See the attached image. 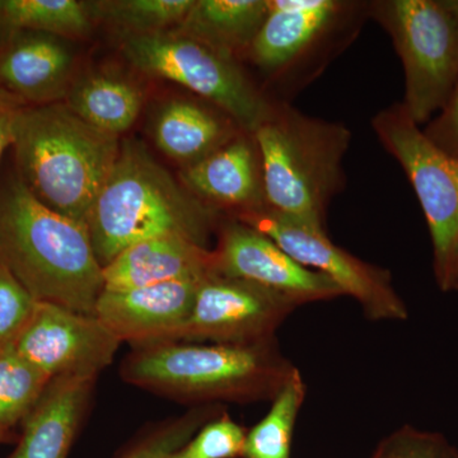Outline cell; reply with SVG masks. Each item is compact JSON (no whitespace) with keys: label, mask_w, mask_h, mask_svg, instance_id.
<instances>
[{"label":"cell","mask_w":458,"mask_h":458,"mask_svg":"<svg viewBox=\"0 0 458 458\" xmlns=\"http://www.w3.org/2000/svg\"><path fill=\"white\" fill-rule=\"evenodd\" d=\"M0 262L38 302L95 315L104 276L86 223L45 207L17 174L0 183Z\"/></svg>","instance_id":"cell-1"},{"label":"cell","mask_w":458,"mask_h":458,"mask_svg":"<svg viewBox=\"0 0 458 458\" xmlns=\"http://www.w3.org/2000/svg\"><path fill=\"white\" fill-rule=\"evenodd\" d=\"M295 369L276 337L255 344L137 346L123 358L119 373L128 385L194 408L271 401Z\"/></svg>","instance_id":"cell-2"},{"label":"cell","mask_w":458,"mask_h":458,"mask_svg":"<svg viewBox=\"0 0 458 458\" xmlns=\"http://www.w3.org/2000/svg\"><path fill=\"white\" fill-rule=\"evenodd\" d=\"M221 216L192 195L148 152L123 141L86 225L101 267L141 241L180 236L208 247Z\"/></svg>","instance_id":"cell-3"},{"label":"cell","mask_w":458,"mask_h":458,"mask_svg":"<svg viewBox=\"0 0 458 458\" xmlns=\"http://www.w3.org/2000/svg\"><path fill=\"white\" fill-rule=\"evenodd\" d=\"M12 148L17 174L33 197L66 218L86 223L122 143L57 102L23 108Z\"/></svg>","instance_id":"cell-4"},{"label":"cell","mask_w":458,"mask_h":458,"mask_svg":"<svg viewBox=\"0 0 458 458\" xmlns=\"http://www.w3.org/2000/svg\"><path fill=\"white\" fill-rule=\"evenodd\" d=\"M252 135L261 157L267 209L327 232L328 205L345 188L348 126L279 102Z\"/></svg>","instance_id":"cell-5"},{"label":"cell","mask_w":458,"mask_h":458,"mask_svg":"<svg viewBox=\"0 0 458 458\" xmlns=\"http://www.w3.org/2000/svg\"><path fill=\"white\" fill-rule=\"evenodd\" d=\"M369 18V2L360 0H267L245 59L262 75L271 101L291 104L351 47Z\"/></svg>","instance_id":"cell-6"},{"label":"cell","mask_w":458,"mask_h":458,"mask_svg":"<svg viewBox=\"0 0 458 458\" xmlns=\"http://www.w3.org/2000/svg\"><path fill=\"white\" fill-rule=\"evenodd\" d=\"M122 49L141 73L181 84L221 108L250 134L279 104L262 92L242 63L179 32L125 38Z\"/></svg>","instance_id":"cell-7"},{"label":"cell","mask_w":458,"mask_h":458,"mask_svg":"<svg viewBox=\"0 0 458 458\" xmlns=\"http://www.w3.org/2000/svg\"><path fill=\"white\" fill-rule=\"evenodd\" d=\"M370 18L390 35L405 74L401 104L418 125L432 120L458 80V20L445 0H373Z\"/></svg>","instance_id":"cell-8"},{"label":"cell","mask_w":458,"mask_h":458,"mask_svg":"<svg viewBox=\"0 0 458 458\" xmlns=\"http://www.w3.org/2000/svg\"><path fill=\"white\" fill-rule=\"evenodd\" d=\"M372 129L405 171L426 216L437 285L443 293L458 292L457 159L427 137L401 102L379 111Z\"/></svg>","instance_id":"cell-9"},{"label":"cell","mask_w":458,"mask_h":458,"mask_svg":"<svg viewBox=\"0 0 458 458\" xmlns=\"http://www.w3.org/2000/svg\"><path fill=\"white\" fill-rule=\"evenodd\" d=\"M258 229L309 269L333 280L343 295L360 303L369 321H406L409 310L393 284L390 271L376 267L335 245L327 232L261 209L233 216Z\"/></svg>","instance_id":"cell-10"},{"label":"cell","mask_w":458,"mask_h":458,"mask_svg":"<svg viewBox=\"0 0 458 458\" xmlns=\"http://www.w3.org/2000/svg\"><path fill=\"white\" fill-rule=\"evenodd\" d=\"M297 309L269 289L212 273L201 280L176 342L255 344L276 339L278 328Z\"/></svg>","instance_id":"cell-11"},{"label":"cell","mask_w":458,"mask_h":458,"mask_svg":"<svg viewBox=\"0 0 458 458\" xmlns=\"http://www.w3.org/2000/svg\"><path fill=\"white\" fill-rule=\"evenodd\" d=\"M214 273L246 280L288 298L298 307L343 297L330 278L309 269L258 229L233 216L221 218L216 227Z\"/></svg>","instance_id":"cell-12"},{"label":"cell","mask_w":458,"mask_h":458,"mask_svg":"<svg viewBox=\"0 0 458 458\" xmlns=\"http://www.w3.org/2000/svg\"><path fill=\"white\" fill-rule=\"evenodd\" d=\"M16 351L50 379L98 377L114 363L122 342L95 315L38 302Z\"/></svg>","instance_id":"cell-13"},{"label":"cell","mask_w":458,"mask_h":458,"mask_svg":"<svg viewBox=\"0 0 458 458\" xmlns=\"http://www.w3.org/2000/svg\"><path fill=\"white\" fill-rule=\"evenodd\" d=\"M201 280L123 291L104 289L96 303L95 316L122 344H131V348L176 342L188 321Z\"/></svg>","instance_id":"cell-14"},{"label":"cell","mask_w":458,"mask_h":458,"mask_svg":"<svg viewBox=\"0 0 458 458\" xmlns=\"http://www.w3.org/2000/svg\"><path fill=\"white\" fill-rule=\"evenodd\" d=\"M74 65L71 42L62 36L25 31L0 42V89L27 106L64 102Z\"/></svg>","instance_id":"cell-15"},{"label":"cell","mask_w":458,"mask_h":458,"mask_svg":"<svg viewBox=\"0 0 458 458\" xmlns=\"http://www.w3.org/2000/svg\"><path fill=\"white\" fill-rule=\"evenodd\" d=\"M182 185L216 213L229 216L267 208L260 152L254 135L241 132L212 155L181 171Z\"/></svg>","instance_id":"cell-16"},{"label":"cell","mask_w":458,"mask_h":458,"mask_svg":"<svg viewBox=\"0 0 458 458\" xmlns=\"http://www.w3.org/2000/svg\"><path fill=\"white\" fill-rule=\"evenodd\" d=\"M98 377L51 379L22 421V433L9 458H68L89 408Z\"/></svg>","instance_id":"cell-17"},{"label":"cell","mask_w":458,"mask_h":458,"mask_svg":"<svg viewBox=\"0 0 458 458\" xmlns=\"http://www.w3.org/2000/svg\"><path fill=\"white\" fill-rule=\"evenodd\" d=\"M212 273L213 250L180 236L141 241L123 250L102 267L106 291L201 280Z\"/></svg>","instance_id":"cell-18"},{"label":"cell","mask_w":458,"mask_h":458,"mask_svg":"<svg viewBox=\"0 0 458 458\" xmlns=\"http://www.w3.org/2000/svg\"><path fill=\"white\" fill-rule=\"evenodd\" d=\"M242 129L216 105L174 99L159 111L155 123L157 147L188 167L238 137Z\"/></svg>","instance_id":"cell-19"},{"label":"cell","mask_w":458,"mask_h":458,"mask_svg":"<svg viewBox=\"0 0 458 458\" xmlns=\"http://www.w3.org/2000/svg\"><path fill=\"white\" fill-rule=\"evenodd\" d=\"M267 13V0H195L174 31L245 59Z\"/></svg>","instance_id":"cell-20"},{"label":"cell","mask_w":458,"mask_h":458,"mask_svg":"<svg viewBox=\"0 0 458 458\" xmlns=\"http://www.w3.org/2000/svg\"><path fill=\"white\" fill-rule=\"evenodd\" d=\"M143 99L135 84L116 75L98 73L75 80L64 102L89 125L120 137L137 122Z\"/></svg>","instance_id":"cell-21"},{"label":"cell","mask_w":458,"mask_h":458,"mask_svg":"<svg viewBox=\"0 0 458 458\" xmlns=\"http://www.w3.org/2000/svg\"><path fill=\"white\" fill-rule=\"evenodd\" d=\"M86 2L77 0H0V42L25 31L83 38L92 26Z\"/></svg>","instance_id":"cell-22"},{"label":"cell","mask_w":458,"mask_h":458,"mask_svg":"<svg viewBox=\"0 0 458 458\" xmlns=\"http://www.w3.org/2000/svg\"><path fill=\"white\" fill-rule=\"evenodd\" d=\"M307 397V384L295 369L270 401L267 415L247 430L242 458H291L298 417Z\"/></svg>","instance_id":"cell-23"},{"label":"cell","mask_w":458,"mask_h":458,"mask_svg":"<svg viewBox=\"0 0 458 458\" xmlns=\"http://www.w3.org/2000/svg\"><path fill=\"white\" fill-rule=\"evenodd\" d=\"M195 0H102L86 2L92 22L104 21L125 38L174 31Z\"/></svg>","instance_id":"cell-24"},{"label":"cell","mask_w":458,"mask_h":458,"mask_svg":"<svg viewBox=\"0 0 458 458\" xmlns=\"http://www.w3.org/2000/svg\"><path fill=\"white\" fill-rule=\"evenodd\" d=\"M50 381L14 345L0 351V427L12 430L22 424Z\"/></svg>","instance_id":"cell-25"},{"label":"cell","mask_w":458,"mask_h":458,"mask_svg":"<svg viewBox=\"0 0 458 458\" xmlns=\"http://www.w3.org/2000/svg\"><path fill=\"white\" fill-rule=\"evenodd\" d=\"M225 410L223 405L194 406L180 417L167 419L150 428L120 458H170L204 424Z\"/></svg>","instance_id":"cell-26"},{"label":"cell","mask_w":458,"mask_h":458,"mask_svg":"<svg viewBox=\"0 0 458 458\" xmlns=\"http://www.w3.org/2000/svg\"><path fill=\"white\" fill-rule=\"evenodd\" d=\"M246 433V428L225 410L204 424L170 458H242Z\"/></svg>","instance_id":"cell-27"},{"label":"cell","mask_w":458,"mask_h":458,"mask_svg":"<svg viewBox=\"0 0 458 458\" xmlns=\"http://www.w3.org/2000/svg\"><path fill=\"white\" fill-rule=\"evenodd\" d=\"M370 458H458V448L442 433L406 424L385 437Z\"/></svg>","instance_id":"cell-28"},{"label":"cell","mask_w":458,"mask_h":458,"mask_svg":"<svg viewBox=\"0 0 458 458\" xmlns=\"http://www.w3.org/2000/svg\"><path fill=\"white\" fill-rule=\"evenodd\" d=\"M36 304L38 301L0 262V351L16 343Z\"/></svg>","instance_id":"cell-29"},{"label":"cell","mask_w":458,"mask_h":458,"mask_svg":"<svg viewBox=\"0 0 458 458\" xmlns=\"http://www.w3.org/2000/svg\"><path fill=\"white\" fill-rule=\"evenodd\" d=\"M423 131L439 149L458 161V80L445 106Z\"/></svg>","instance_id":"cell-30"},{"label":"cell","mask_w":458,"mask_h":458,"mask_svg":"<svg viewBox=\"0 0 458 458\" xmlns=\"http://www.w3.org/2000/svg\"><path fill=\"white\" fill-rule=\"evenodd\" d=\"M25 107L27 105L22 99L0 89V158L13 143L14 126Z\"/></svg>","instance_id":"cell-31"},{"label":"cell","mask_w":458,"mask_h":458,"mask_svg":"<svg viewBox=\"0 0 458 458\" xmlns=\"http://www.w3.org/2000/svg\"><path fill=\"white\" fill-rule=\"evenodd\" d=\"M13 441V433L12 430L0 427V443H7Z\"/></svg>","instance_id":"cell-32"},{"label":"cell","mask_w":458,"mask_h":458,"mask_svg":"<svg viewBox=\"0 0 458 458\" xmlns=\"http://www.w3.org/2000/svg\"><path fill=\"white\" fill-rule=\"evenodd\" d=\"M445 3L458 20V0H445Z\"/></svg>","instance_id":"cell-33"}]
</instances>
